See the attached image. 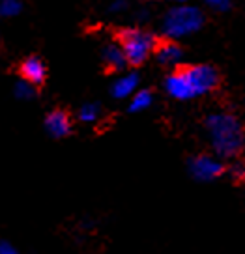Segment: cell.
Returning <instances> with one entry per match:
<instances>
[{
	"mask_svg": "<svg viewBox=\"0 0 245 254\" xmlns=\"http://www.w3.org/2000/svg\"><path fill=\"white\" fill-rule=\"evenodd\" d=\"M221 84V73L210 64H195V65H176L174 71H170L165 79L166 94L187 101L195 99L198 95H204L208 92H214Z\"/></svg>",
	"mask_w": 245,
	"mask_h": 254,
	"instance_id": "1",
	"label": "cell"
},
{
	"mask_svg": "<svg viewBox=\"0 0 245 254\" xmlns=\"http://www.w3.org/2000/svg\"><path fill=\"white\" fill-rule=\"evenodd\" d=\"M210 144L221 159H236L245 148V126L230 112H215L204 120Z\"/></svg>",
	"mask_w": 245,
	"mask_h": 254,
	"instance_id": "2",
	"label": "cell"
},
{
	"mask_svg": "<svg viewBox=\"0 0 245 254\" xmlns=\"http://www.w3.org/2000/svg\"><path fill=\"white\" fill-rule=\"evenodd\" d=\"M112 36L124 51L129 67L143 65L154 53L156 41H158L156 34L141 30V28H118V30H114Z\"/></svg>",
	"mask_w": 245,
	"mask_h": 254,
	"instance_id": "3",
	"label": "cell"
},
{
	"mask_svg": "<svg viewBox=\"0 0 245 254\" xmlns=\"http://www.w3.org/2000/svg\"><path fill=\"white\" fill-rule=\"evenodd\" d=\"M204 13L197 6H178L166 11L163 17V36L166 38H183L195 34L204 24Z\"/></svg>",
	"mask_w": 245,
	"mask_h": 254,
	"instance_id": "4",
	"label": "cell"
},
{
	"mask_svg": "<svg viewBox=\"0 0 245 254\" xmlns=\"http://www.w3.org/2000/svg\"><path fill=\"white\" fill-rule=\"evenodd\" d=\"M187 170L197 182H212L227 174V167L219 159L212 157L208 153H198L187 161Z\"/></svg>",
	"mask_w": 245,
	"mask_h": 254,
	"instance_id": "5",
	"label": "cell"
},
{
	"mask_svg": "<svg viewBox=\"0 0 245 254\" xmlns=\"http://www.w3.org/2000/svg\"><path fill=\"white\" fill-rule=\"evenodd\" d=\"M17 73L21 75V79L30 82L32 86L41 88L47 80V67H45V62L43 58L38 55L26 56L23 62L19 64L17 67Z\"/></svg>",
	"mask_w": 245,
	"mask_h": 254,
	"instance_id": "6",
	"label": "cell"
},
{
	"mask_svg": "<svg viewBox=\"0 0 245 254\" xmlns=\"http://www.w3.org/2000/svg\"><path fill=\"white\" fill-rule=\"evenodd\" d=\"M45 129L53 138H64L72 135L73 131V120L72 114L66 109H53L45 116Z\"/></svg>",
	"mask_w": 245,
	"mask_h": 254,
	"instance_id": "7",
	"label": "cell"
},
{
	"mask_svg": "<svg viewBox=\"0 0 245 254\" xmlns=\"http://www.w3.org/2000/svg\"><path fill=\"white\" fill-rule=\"evenodd\" d=\"M152 55L158 58L161 65H176L183 58V49L174 41V38L159 36Z\"/></svg>",
	"mask_w": 245,
	"mask_h": 254,
	"instance_id": "8",
	"label": "cell"
},
{
	"mask_svg": "<svg viewBox=\"0 0 245 254\" xmlns=\"http://www.w3.org/2000/svg\"><path fill=\"white\" fill-rule=\"evenodd\" d=\"M101 64L105 73H118V71H124L127 67L126 55H124V51H122V47L118 45L116 40L112 41V43H107L103 47Z\"/></svg>",
	"mask_w": 245,
	"mask_h": 254,
	"instance_id": "9",
	"label": "cell"
},
{
	"mask_svg": "<svg viewBox=\"0 0 245 254\" xmlns=\"http://www.w3.org/2000/svg\"><path fill=\"white\" fill-rule=\"evenodd\" d=\"M137 86H139V73L131 71L112 82L111 95L116 97V99H124V97L133 94L135 90H137Z\"/></svg>",
	"mask_w": 245,
	"mask_h": 254,
	"instance_id": "10",
	"label": "cell"
},
{
	"mask_svg": "<svg viewBox=\"0 0 245 254\" xmlns=\"http://www.w3.org/2000/svg\"><path fill=\"white\" fill-rule=\"evenodd\" d=\"M154 101V92L152 88H144V90H139L135 92L133 99H131V105H129V112H141L144 109H148Z\"/></svg>",
	"mask_w": 245,
	"mask_h": 254,
	"instance_id": "11",
	"label": "cell"
},
{
	"mask_svg": "<svg viewBox=\"0 0 245 254\" xmlns=\"http://www.w3.org/2000/svg\"><path fill=\"white\" fill-rule=\"evenodd\" d=\"M99 105L97 103H84L79 109V120L82 122H95L97 116H99Z\"/></svg>",
	"mask_w": 245,
	"mask_h": 254,
	"instance_id": "12",
	"label": "cell"
},
{
	"mask_svg": "<svg viewBox=\"0 0 245 254\" xmlns=\"http://www.w3.org/2000/svg\"><path fill=\"white\" fill-rule=\"evenodd\" d=\"M21 11V2L19 0H0V15L11 17Z\"/></svg>",
	"mask_w": 245,
	"mask_h": 254,
	"instance_id": "13",
	"label": "cell"
},
{
	"mask_svg": "<svg viewBox=\"0 0 245 254\" xmlns=\"http://www.w3.org/2000/svg\"><path fill=\"white\" fill-rule=\"evenodd\" d=\"M227 172H230V178L234 183H244L245 182V165L244 163H232L230 168H227Z\"/></svg>",
	"mask_w": 245,
	"mask_h": 254,
	"instance_id": "14",
	"label": "cell"
},
{
	"mask_svg": "<svg viewBox=\"0 0 245 254\" xmlns=\"http://www.w3.org/2000/svg\"><path fill=\"white\" fill-rule=\"evenodd\" d=\"M34 94H36V86H32L30 82L23 80V82H19V84H17V95H19V97L28 99V97H32Z\"/></svg>",
	"mask_w": 245,
	"mask_h": 254,
	"instance_id": "15",
	"label": "cell"
},
{
	"mask_svg": "<svg viewBox=\"0 0 245 254\" xmlns=\"http://www.w3.org/2000/svg\"><path fill=\"white\" fill-rule=\"evenodd\" d=\"M204 2L215 11H229L232 8V0H204Z\"/></svg>",
	"mask_w": 245,
	"mask_h": 254,
	"instance_id": "16",
	"label": "cell"
},
{
	"mask_svg": "<svg viewBox=\"0 0 245 254\" xmlns=\"http://www.w3.org/2000/svg\"><path fill=\"white\" fill-rule=\"evenodd\" d=\"M127 8V2L126 0H120V2H114L111 6V11H122V9Z\"/></svg>",
	"mask_w": 245,
	"mask_h": 254,
	"instance_id": "17",
	"label": "cell"
},
{
	"mask_svg": "<svg viewBox=\"0 0 245 254\" xmlns=\"http://www.w3.org/2000/svg\"><path fill=\"white\" fill-rule=\"evenodd\" d=\"M0 253H15V249L8 243H0Z\"/></svg>",
	"mask_w": 245,
	"mask_h": 254,
	"instance_id": "18",
	"label": "cell"
},
{
	"mask_svg": "<svg viewBox=\"0 0 245 254\" xmlns=\"http://www.w3.org/2000/svg\"><path fill=\"white\" fill-rule=\"evenodd\" d=\"M176 2H187V0H176Z\"/></svg>",
	"mask_w": 245,
	"mask_h": 254,
	"instance_id": "19",
	"label": "cell"
}]
</instances>
